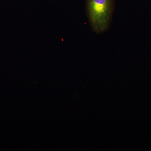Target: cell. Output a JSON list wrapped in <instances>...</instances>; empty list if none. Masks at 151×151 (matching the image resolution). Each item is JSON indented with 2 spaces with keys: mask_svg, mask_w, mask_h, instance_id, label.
<instances>
[{
  "mask_svg": "<svg viewBox=\"0 0 151 151\" xmlns=\"http://www.w3.org/2000/svg\"><path fill=\"white\" fill-rule=\"evenodd\" d=\"M115 8V0H86V15L95 33L102 34L109 29Z\"/></svg>",
  "mask_w": 151,
  "mask_h": 151,
  "instance_id": "obj_1",
  "label": "cell"
}]
</instances>
